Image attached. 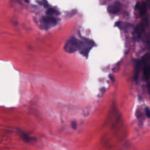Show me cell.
<instances>
[{
    "instance_id": "cell-8",
    "label": "cell",
    "mask_w": 150,
    "mask_h": 150,
    "mask_svg": "<svg viewBox=\"0 0 150 150\" xmlns=\"http://www.w3.org/2000/svg\"><path fill=\"white\" fill-rule=\"evenodd\" d=\"M145 27V24L144 23H141L140 24H139L137 26L135 31L139 36H140L141 35V34L143 33V32L144 31Z\"/></svg>"
},
{
    "instance_id": "cell-4",
    "label": "cell",
    "mask_w": 150,
    "mask_h": 150,
    "mask_svg": "<svg viewBox=\"0 0 150 150\" xmlns=\"http://www.w3.org/2000/svg\"><path fill=\"white\" fill-rule=\"evenodd\" d=\"M121 8V3L118 1H116L108 6V11L112 14H116L120 11Z\"/></svg>"
},
{
    "instance_id": "cell-13",
    "label": "cell",
    "mask_w": 150,
    "mask_h": 150,
    "mask_svg": "<svg viewBox=\"0 0 150 150\" xmlns=\"http://www.w3.org/2000/svg\"><path fill=\"white\" fill-rule=\"evenodd\" d=\"M148 93H149V94H150V83H149V84H148Z\"/></svg>"
},
{
    "instance_id": "cell-3",
    "label": "cell",
    "mask_w": 150,
    "mask_h": 150,
    "mask_svg": "<svg viewBox=\"0 0 150 150\" xmlns=\"http://www.w3.org/2000/svg\"><path fill=\"white\" fill-rule=\"evenodd\" d=\"M79 41L75 38H71L65 44L64 49L67 53H74L79 49Z\"/></svg>"
},
{
    "instance_id": "cell-1",
    "label": "cell",
    "mask_w": 150,
    "mask_h": 150,
    "mask_svg": "<svg viewBox=\"0 0 150 150\" xmlns=\"http://www.w3.org/2000/svg\"><path fill=\"white\" fill-rule=\"evenodd\" d=\"M93 46V43L88 40L84 39L81 41H79V50L81 54L87 56L88 54Z\"/></svg>"
},
{
    "instance_id": "cell-5",
    "label": "cell",
    "mask_w": 150,
    "mask_h": 150,
    "mask_svg": "<svg viewBox=\"0 0 150 150\" xmlns=\"http://www.w3.org/2000/svg\"><path fill=\"white\" fill-rule=\"evenodd\" d=\"M42 22L43 24L47 26H53L56 24L57 23V20L56 18L52 17V16H44L42 18Z\"/></svg>"
},
{
    "instance_id": "cell-6",
    "label": "cell",
    "mask_w": 150,
    "mask_h": 150,
    "mask_svg": "<svg viewBox=\"0 0 150 150\" xmlns=\"http://www.w3.org/2000/svg\"><path fill=\"white\" fill-rule=\"evenodd\" d=\"M141 67H142V61L137 60L135 64L134 74V79L135 80V81H137V80L138 79L139 73L141 71Z\"/></svg>"
},
{
    "instance_id": "cell-12",
    "label": "cell",
    "mask_w": 150,
    "mask_h": 150,
    "mask_svg": "<svg viewBox=\"0 0 150 150\" xmlns=\"http://www.w3.org/2000/svg\"><path fill=\"white\" fill-rule=\"evenodd\" d=\"M146 3L147 7L150 9V0H147V1L146 2Z\"/></svg>"
},
{
    "instance_id": "cell-11",
    "label": "cell",
    "mask_w": 150,
    "mask_h": 150,
    "mask_svg": "<svg viewBox=\"0 0 150 150\" xmlns=\"http://www.w3.org/2000/svg\"><path fill=\"white\" fill-rule=\"evenodd\" d=\"M71 126H72L73 128L76 129V127H77V124H76V122L75 121H73V122H71Z\"/></svg>"
},
{
    "instance_id": "cell-2",
    "label": "cell",
    "mask_w": 150,
    "mask_h": 150,
    "mask_svg": "<svg viewBox=\"0 0 150 150\" xmlns=\"http://www.w3.org/2000/svg\"><path fill=\"white\" fill-rule=\"evenodd\" d=\"M142 64L143 66L144 79L145 81H148L150 79V55L149 54L144 56Z\"/></svg>"
},
{
    "instance_id": "cell-7",
    "label": "cell",
    "mask_w": 150,
    "mask_h": 150,
    "mask_svg": "<svg viewBox=\"0 0 150 150\" xmlns=\"http://www.w3.org/2000/svg\"><path fill=\"white\" fill-rule=\"evenodd\" d=\"M138 9H139L140 15H144L146 13L147 10V5H146V2L142 1L141 3H139Z\"/></svg>"
},
{
    "instance_id": "cell-9",
    "label": "cell",
    "mask_w": 150,
    "mask_h": 150,
    "mask_svg": "<svg viewBox=\"0 0 150 150\" xmlns=\"http://www.w3.org/2000/svg\"><path fill=\"white\" fill-rule=\"evenodd\" d=\"M46 13L50 16V15H57L59 14V11H57L56 9H53V8H49L46 11Z\"/></svg>"
},
{
    "instance_id": "cell-10",
    "label": "cell",
    "mask_w": 150,
    "mask_h": 150,
    "mask_svg": "<svg viewBox=\"0 0 150 150\" xmlns=\"http://www.w3.org/2000/svg\"><path fill=\"white\" fill-rule=\"evenodd\" d=\"M145 115H146V117L148 118H150V109L148 107L145 108Z\"/></svg>"
}]
</instances>
